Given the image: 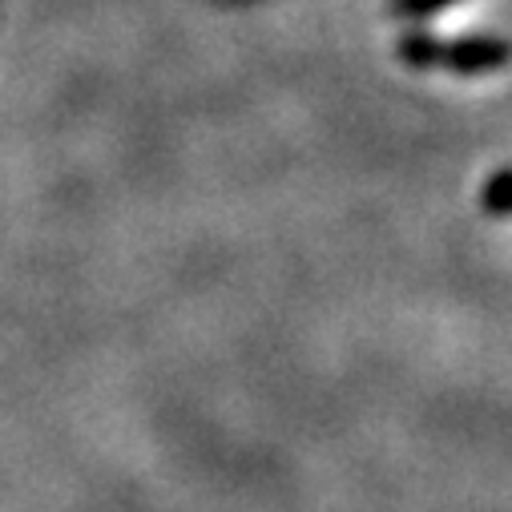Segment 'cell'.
I'll return each instance as SVG.
<instances>
[{
	"mask_svg": "<svg viewBox=\"0 0 512 512\" xmlns=\"http://www.w3.org/2000/svg\"><path fill=\"white\" fill-rule=\"evenodd\" d=\"M400 61L412 69H444V73H460V77H480V73H496L512 61V45L504 37H460V41H440V37H424V33H408L396 45Z\"/></svg>",
	"mask_w": 512,
	"mask_h": 512,
	"instance_id": "cell-1",
	"label": "cell"
},
{
	"mask_svg": "<svg viewBox=\"0 0 512 512\" xmlns=\"http://www.w3.org/2000/svg\"><path fill=\"white\" fill-rule=\"evenodd\" d=\"M480 206H484V214H512V170H500L484 182Z\"/></svg>",
	"mask_w": 512,
	"mask_h": 512,
	"instance_id": "cell-2",
	"label": "cell"
},
{
	"mask_svg": "<svg viewBox=\"0 0 512 512\" xmlns=\"http://www.w3.org/2000/svg\"><path fill=\"white\" fill-rule=\"evenodd\" d=\"M452 5H460V0H396L392 13L396 17H432V13H444Z\"/></svg>",
	"mask_w": 512,
	"mask_h": 512,
	"instance_id": "cell-3",
	"label": "cell"
}]
</instances>
